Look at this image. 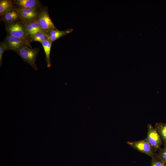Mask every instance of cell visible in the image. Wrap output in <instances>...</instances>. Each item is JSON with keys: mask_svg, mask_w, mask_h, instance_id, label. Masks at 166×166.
<instances>
[{"mask_svg": "<svg viewBox=\"0 0 166 166\" xmlns=\"http://www.w3.org/2000/svg\"><path fill=\"white\" fill-rule=\"evenodd\" d=\"M5 26L7 34L21 39L28 44L30 48H32L24 24L21 19L5 23Z\"/></svg>", "mask_w": 166, "mask_h": 166, "instance_id": "obj_1", "label": "cell"}, {"mask_svg": "<svg viewBox=\"0 0 166 166\" xmlns=\"http://www.w3.org/2000/svg\"><path fill=\"white\" fill-rule=\"evenodd\" d=\"M40 50L39 47L34 48L27 47L15 52L23 61L27 63L35 70H37L38 68L36 64V59Z\"/></svg>", "mask_w": 166, "mask_h": 166, "instance_id": "obj_2", "label": "cell"}, {"mask_svg": "<svg viewBox=\"0 0 166 166\" xmlns=\"http://www.w3.org/2000/svg\"><path fill=\"white\" fill-rule=\"evenodd\" d=\"M37 19L40 27L45 33L57 29L49 17L47 8L41 7Z\"/></svg>", "mask_w": 166, "mask_h": 166, "instance_id": "obj_3", "label": "cell"}, {"mask_svg": "<svg viewBox=\"0 0 166 166\" xmlns=\"http://www.w3.org/2000/svg\"><path fill=\"white\" fill-rule=\"evenodd\" d=\"M3 42L7 50H11L15 52L25 47L30 48L28 44L21 39L7 34Z\"/></svg>", "mask_w": 166, "mask_h": 166, "instance_id": "obj_4", "label": "cell"}, {"mask_svg": "<svg viewBox=\"0 0 166 166\" xmlns=\"http://www.w3.org/2000/svg\"><path fill=\"white\" fill-rule=\"evenodd\" d=\"M127 144L134 149L152 157L155 154L153 148L146 138L139 141H128Z\"/></svg>", "mask_w": 166, "mask_h": 166, "instance_id": "obj_5", "label": "cell"}, {"mask_svg": "<svg viewBox=\"0 0 166 166\" xmlns=\"http://www.w3.org/2000/svg\"><path fill=\"white\" fill-rule=\"evenodd\" d=\"M148 129L146 138L155 152L160 148L162 144V140L155 128L151 124L148 125Z\"/></svg>", "mask_w": 166, "mask_h": 166, "instance_id": "obj_6", "label": "cell"}, {"mask_svg": "<svg viewBox=\"0 0 166 166\" xmlns=\"http://www.w3.org/2000/svg\"><path fill=\"white\" fill-rule=\"evenodd\" d=\"M12 2L15 8L39 9L41 7V4L37 0H14Z\"/></svg>", "mask_w": 166, "mask_h": 166, "instance_id": "obj_7", "label": "cell"}, {"mask_svg": "<svg viewBox=\"0 0 166 166\" xmlns=\"http://www.w3.org/2000/svg\"><path fill=\"white\" fill-rule=\"evenodd\" d=\"M23 22L28 36L34 34L40 31L45 32L40 27L37 18Z\"/></svg>", "mask_w": 166, "mask_h": 166, "instance_id": "obj_8", "label": "cell"}, {"mask_svg": "<svg viewBox=\"0 0 166 166\" xmlns=\"http://www.w3.org/2000/svg\"><path fill=\"white\" fill-rule=\"evenodd\" d=\"M0 21L5 23L12 22L20 19L18 12L15 7L0 16Z\"/></svg>", "mask_w": 166, "mask_h": 166, "instance_id": "obj_9", "label": "cell"}, {"mask_svg": "<svg viewBox=\"0 0 166 166\" xmlns=\"http://www.w3.org/2000/svg\"><path fill=\"white\" fill-rule=\"evenodd\" d=\"M72 31V29H68L63 31H60L56 29L49 30L45 32V33L48 37V39L53 42L57 39L69 34Z\"/></svg>", "mask_w": 166, "mask_h": 166, "instance_id": "obj_10", "label": "cell"}, {"mask_svg": "<svg viewBox=\"0 0 166 166\" xmlns=\"http://www.w3.org/2000/svg\"><path fill=\"white\" fill-rule=\"evenodd\" d=\"M53 42L49 39H46L41 42L43 48L45 55V59L47 66L49 68L51 66L50 54Z\"/></svg>", "mask_w": 166, "mask_h": 166, "instance_id": "obj_11", "label": "cell"}, {"mask_svg": "<svg viewBox=\"0 0 166 166\" xmlns=\"http://www.w3.org/2000/svg\"><path fill=\"white\" fill-rule=\"evenodd\" d=\"M14 7L12 1L9 0H0V16L6 14Z\"/></svg>", "mask_w": 166, "mask_h": 166, "instance_id": "obj_12", "label": "cell"}, {"mask_svg": "<svg viewBox=\"0 0 166 166\" xmlns=\"http://www.w3.org/2000/svg\"><path fill=\"white\" fill-rule=\"evenodd\" d=\"M155 128L160 136L164 146H166V123H156Z\"/></svg>", "mask_w": 166, "mask_h": 166, "instance_id": "obj_13", "label": "cell"}, {"mask_svg": "<svg viewBox=\"0 0 166 166\" xmlns=\"http://www.w3.org/2000/svg\"><path fill=\"white\" fill-rule=\"evenodd\" d=\"M28 37L30 42L37 41L41 43L48 39L47 34L45 32H39L34 34L29 35Z\"/></svg>", "mask_w": 166, "mask_h": 166, "instance_id": "obj_14", "label": "cell"}, {"mask_svg": "<svg viewBox=\"0 0 166 166\" xmlns=\"http://www.w3.org/2000/svg\"><path fill=\"white\" fill-rule=\"evenodd\" d=\"M41 7L39 9L33 8H15L17 10L21 11L25 13L28 14L30 15L33 16L38 18L39 11L40 10Z\"/></svg>", "mask_w": 166, "mask_h": 166, "instance_id": "obj_15", "label": "cell"}, {"mask_svg": "<svg viewBox=\"0 0 166 166\" xmlns=\"http://www.w3.org/2000/svg\"><path fill=\"white\" fill-rule=\"evenodd\" d=\"M17 10L20 19L23 22H28L37 18L36 17L30 15L21 11Z\"/></svg>", "mask_w": 166, "mask_h": 166, "instance_id": "obj_16", "label": "cell"}, {"mask_svg": "<svg viewBox=\"0 0 166 166\" xmlns=\"http://www.w3.org/2000/svg\"><path fill=\"white\" fill-rule=\"evenodd\" d=\"M151 166H166V164L164 163L158 156L155 154L152 157Z\"/></svg>", "mask_w": 166, "mask_h": 166, "instance_id": "obj_17", "label": "cell"}, {"mask_svg": "<svg viewBox=\"0 0 166 166\" xmlns=\"http://www.w3.org/2000/svg\"><path fill=\"white\" fill-rule=\"evenodd\" d=\"M156 154L166 164V146L163 148L159 149L158 153Z\"/></svg>", "mask_w": 166, "mask_h": 166, "instance_id": "obj_18", "label": "cell"}, {"mask_svg": "<svg viewBox=\"0 0 166 166\" xmlns=\"http://www.w3.org/2000/svg\"><path fill=\"white\" fill-rule=\"evenodd\" d=\"M6 49L3 42H1L0 43V66L1 67L2 64V56L5 51Z\"/></svg>", "mask_w": 166, "mask_h": 166, "instance_id": "obj_19", "label": "cell"}]
</instances>
